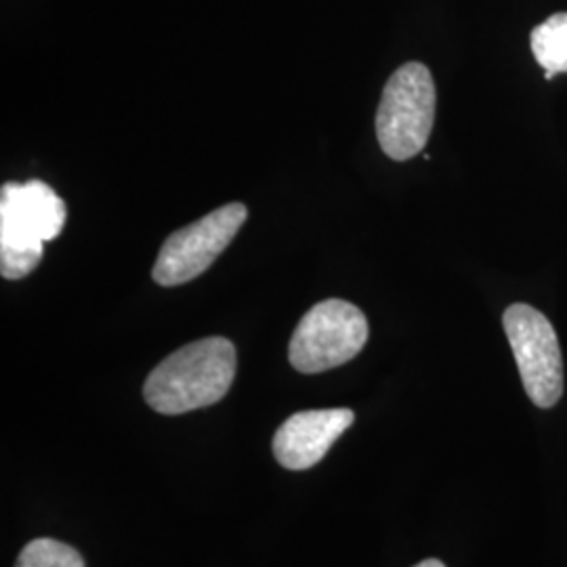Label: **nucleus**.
<instances>
[{"label": "nucleus", "mask_w": 567, "mask_h": 567, "mask_svg": "<svg viewBox=\"0 0 567 567\" xmlns=\"http://www.w3.org/2000/svg\"><path fill=\"white\" fill-rule=\"evenodd\" d=\"M236 347L224 337L185 344L156 365L145 385L147 405L166 416L185 414L224 400L236 379Z\"/></svg>", "instance_id": "obj_1"}, {"label": "nucleus", "mask_w": 567, "mask_h": 567, "mask_svg": "<svg viewBox=\"0 0 567 567\" xmlns=\"http://www.w3.org/2000/svg\"><path fill=\"white\" fill-rule=\"evenodd\" d=\"M68 208L51 185L39 179L4 183L0 189V274L7 280L30 276L44 243L63 231Z\"/></svg>", "instance_id": "obj_2"}, {"label": "nucleus", "mask_w": 567, "mask_h": 567, "mask_svg": "<svg viewBox=\"0 0 567 567\" xmlns=\"http://www.w3.org/2000/svg\"><path fill=\"white\" fill-rule=\"evenodd\" d=\"M435 82L429 68L410 61L391 74L377 110V140L391 161L423 152L435 122Z\"/></svg>", "instance_id": "obj_3"}, {"label": "nucleus", "mask_w": 567, "mask_h": 567, "mask_svg": "<svg viewBox=\"0 0 567 567\" xmlns=\"http://www.w3.org/2000/svg\"><path fill=\"white\" fill-rule=\"evenodd\" d=\"M368 341L364 311L343 299L313 305L290 339L288 358L295 370L318 374L351 362Z\"/></svg>", "instance_id": "obj_4"}, {"label": "nucleus", "mask_w": 567, "mask_h": 567, "mask_svg": "<svg viewBox=\"0 0 567 567\" xmlns=\"http://www.w3.org/2000/svg\"><path fill=\"white\" fill-rule=\"evenodd\" d=\"M503 326L527 398L538 408H553L564 393V358L555 328L538 309L526 303L511 305Z\"/></svg>", "instance_id": "obj_5"}, {"label": "nucleus", "mask_w": 567, "mask_h": 567, "mask_svg": "<svg viewBox=\"0 0 567 567\" xmlns=\"http://www.w3.org/2000/svg\"><path fill=\"white\" fill-rule=\"evenodd\" d=\"M246 217L248 208L244 204H225L196 224L171 234L154 265V282L161 286H182L203 276L224 255L225 248L240 231Z\"/></svg>", "instance_id": "obj_6"}, {"label": "nucleus", "mask_w": 567, "mask_h": 567, "mask_svg": "<svg viewBox=\"0 0 567 567\" xmlns=\"http://www.w3.org/2000/svg\"><path fill=\"white\" fill-rule=\"evenodd\" d=\"M353 421L355 414L349 408L297 412L276 431L274 456L288 471L311 468L324 458Z\"/></svg>", "instance_id": "obj_7"}, {"label": "nucleus", "mask_w": 567, "mask_h": 567, "mask_svg": "<svg viewBox=\"0 0 567 567\" xmlns=\"http://www.w3.org/2000/svg\"><path fill=\"white\" fill-rule=\"evenodd\" d=\"M532 53L545 68V79L567 72V13H555L529 37Z\"/></svg>", "instance_id": "obj_8"}, {"label": "nucleus", "mask_w": 567, "mask_h": 567, "mask_svg": "<svg viewBox=\"0 0 567 567\" xmlns=\"http://www.w3.org/2000/svg\"><path fill=\"white\" fill-rule=\"evenodd\" d=\"M16 567H86L81 553L55 538H37L21 548Z\"/></svg>", "instance_id": "obj_9"}, {"label": "nucleus", "mask_w": 567, "mask_h": 567, "mask_svg": "<svg viewBox=\"0 0 567 567\" xmlns=\"http://www.w3.org/2000/svg\"><path fill=\"white\" fill-rule=\"evenodd\" d=\"M414 567H446L440 559H425V561H421L419 566Z\"/></svg>", "instance_id": "obj_10"}]
</instances>
